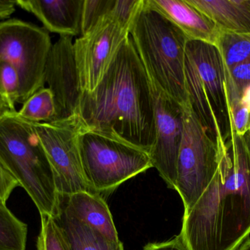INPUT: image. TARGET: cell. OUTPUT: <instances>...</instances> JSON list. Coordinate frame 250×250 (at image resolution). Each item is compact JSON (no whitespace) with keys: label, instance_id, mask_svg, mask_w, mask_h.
<instances>
[{"label":"cell","instance_id":"3","mask_svg":"<svg viewBox=\"0 0 250 250\" xmlns=\"http://www.w3.org/2000/svg\"><path fill=\"white\" fill-rule=\"evenodd\" d=\"M151 84L180 104L189 105L185 80L186 35L144 0L129 29Z\"/></svg>","mask_w":250,"mask_h":250},{"label":"cell","instance_id":"14","mask_svg":"<svg viewBox=\"0 0 250 250\" xmlns=\"http://www.w3.org/2000/svg\"><path fill=\"white\" fill-rule=\"evenodd\" d=\"M16 5L33 13L50 32L60 36L82 35L84 0H17Z\"/></svg>","mask_w":250,"mask_h":250},{"label":"cell","instance_id":"30","mask_svg":"<svg viewBox=\"0 0 250 250\" xmlns=\"http://www.w3.org/2000/svg\"><path fill=\"white\" fill-rule=\"evenodd\" d=\"M238 250H250V239L245 241L243 245L239 248Z\"/></svg>","mask_w":250,"mask_h":250},{"label":"cell","instance_id":"29","mask_svg":"<svg viewBox=\"0 0 250 250\" xmlns=\"http://www.w3.org/2000/svg\"><path fill=\"white\" fill-rule=\"evenodd\" d=\"M10 112H13V110H11L5 100L0 95V119L2 118L5 114Z\"/></svg>","mask_w":250,"mask_h":250},{"label":"cell","instance_id":"11","mask_svg":"<svg viewBox=\"0 0 250 250\" xmlns=\"http://www.w3.org/2000/svg\"><path fill=\"white\" fill-rule=\"evenodd\" d=\"M150 85L154 102L155 135L148 154L152 167L157 169L169 188L175 189L183 135V107L151 82Z\"/></svg>","mask_w":250,"mask_h":250},{"label":"cell","instance_id":"27","mask_svg":"<svg viewBox=\"0 0 250 250\" xmlns=\"http://www.w3.org/2000/svg\"><path fill=\"white\" fill-rule=\"evenodd\" d=\"M144 250H188L179 236L167 242L150 243L144 247Z\"/></svg>","mask_w":250,"mask_h":250},{"label":"cell","instance_id":"5","mask_svg":"<svg viewBox=\"0 0 250 250\" xmlns=\"http://www.w3.org/2000/svg\"><path fill=\"white\" fill-rule=\"evenodd\" d=\"M185 80L194 113L210 136L224 148L234 128L226 66L216 45L203 41H188Z\"/></svg>","mask_w":250,"mask_h":250},{"label":"cell","instance_id":"10","mask_svg":"<svg viewBox=\"0 0 250 250\" xmlns=\"http://www.w3.org/2000/svg\"><path fill=\"white\" fill-rule=\"evenodd\" d=\"M130 26L113 10L102 16L86 33L73 43L82 92L94 91L104 77L125 40Z\"/></svg>","mask_w":250,"mask_h":250},{"label":"cell","instance_id":"13","mask_svg":"<svg viewBox=\"0 0 250 250\" xmlns=\"http://www.w3.org/2000/svg\"><path fill=\"white\" fill-rule=\"evenodd\" d=\"M151 8L176 25L189 41L208 43L217 46L220 30L213 21L187 0H145Z\"/></svg>","mask_w":250,"mask_h":250},{"label":"cell","instance_id":"1","mask_svg":"<svg viewBox=\"0 0 250 250\" xmlns=\"http://www.w3.org/2000/svg\"><path fill=\"white\" fill-rule=\"evenodd\" d=\"M250 235V152L233 131L215 176L185 211L180 236L188 250H238Z\"/></svg>","mask_w":250,"mask_h":250},{"label":"cell","instance_id":"19","mask_svg":"<svg viewBox=\"0 0 250 250\" xmlns=\"http://www.w3.org/2000/svg\"><path fill=\"white\" fill-rule=\"evenodd\" d=\"M18 114L23 120L32 123L54 121L56 107L54 95L49 88L37 91L23 104Z\"/></svg>","mask_w":250,"mask_h":250},{"label":"cell","instance_id":"9","mask_svg":"<svg viewBox=\"0 0 250 250\" xmlns=\"http://www.w3.org/2000/svg\"><path fill=\"white\" fill-rule=\"evenodd\" d=\"M33 126L54 171L59 195L79 192L97 194L83 176L79 144L82 125L77 115Z\"/></svg>","mask_w":250,"mask_h":250},{"label":"cell","instance_id":"23","mask_svg":"<svg viewBox=\"0 0 250 250\" xmlns=\"http://www.w3.org/2000/svg\"><path fill=\"white\" fill-rule=\"evenodd\" d=\"M41 229L37 242L38 250H70L51 216L41 215Z\"/></svg>","mask_w":250,"mask_h":250},{"label":"cell","instance_id":"8","mask_svg":"<svg viewBox=\"0 0 250 250\" xmlns=\"http://www.w3.org/2000/svg\"><path fill=\"white\" fill-rule=\"evenodd\" d=\"M51 46L43 28L19 19L0 22V58L10 62L19 73V104L45 88L44 72Z\"/></svg>","mask_w":250,"mask_h":250},{"label":"cell","instance_id":"24","mask_svg":"<svg viewBox=\"0 0 250 250\" xmlns=\"http://www.w3.org/2000/svg\"><path fill=\"white\" fill-rule=\"evenodd\" d=\"M116 0H84L82 11V35L86 33L102 16L112 11Z\"/></svg>","mask_w":250,"mask_h":250},{"label":"cell","instance_id":"7","mask_svg":"<svg viewBox=\"0 0 250 250\" xmlns=\"http://www.w3.org/2000/svg\"><path fill=\"white\" fill-rule=\"evenodd\" d=\"M184 128L176 167L175 190L185 211L190 209L215 176L222 148L202 126L190 104L183 107Z\"/></svg>","mask_w":250,"mask_h":250},{"label":"cell","instance_id":"6","mask_svg":"<svg viewBox=\"0 0 250 250\" xmlns=\"http://www.w3.org/2000/svg\"><path fill=\"white\" fill-rule=\"evenodd\" d=\"M79 144L85 180L103 198L108 196L122 183L152 167L147 151L82 126Z\"/></svg>","mask_w":250,"mask_h":250},{"label":"cell","instance_id":"2","mask_svg":"<svg viewBox=\"0 0 250 250\" xmlns=\"http://www.w3.org/2000/svg\"><path fill=\"white\" fill-rule=\"evenodd\" d=\"M76 114L83 129L149 152L155 135L154 102L149 79L130 36L95 89L82 92Z\"/></svg>","mask_w":250,"mask_h":250},{"label":"cell","instance_id":"20","mask_svg":"<svg viewBox=\"0 0 250 250\" xmlns=\"http://www.w3.org/2000/svg\"><path fill=\"white\" fill-rule=\"evenodd\" d=\"M217 47L226 69L250 60V33L220 32Z\"/></svg>","mask_w":250,"mask_h":250},{"label":"cell","instance_id":"25","mask_svg":"<svg viewBox=\"0 0 250 250\" xmlns=\"http://www.w3.org/2000/svg\"><path fill=\"white\" fill-rule=\"evenodd\" d=\"M229 103L239 98L242 89L250 85V60L226 69Z\"/></svg>","mask_w":250,"mask_h":250},{"label":"cell","instance_id":"16","mask_svg":"<svg viewBox=\"0 0 250 250\" xmlns=\"http://www.w3.org/2000/svg\"><path fill=\"white\" fill-rule=\"evenodd\" d=\"M52 217L70 250H125L121 242L108 240L75 218L59 202Z\"/></svg>","mask_w":250,"mask_h":250},{"label":"cell","instance_id":"4","mask_svg":"<svg viewBox=\"0 0 250 250\" xmlns=\"http://www.w3.org/2000/svg\"><path fill=\"white\" fill-rule=\"evenodd\" d=\"M0 164L26 191L41 216L54 215L59 201L54 171L33 123L17 111L0 119Z\"/></svg>","mask_w":250,"mask_h":250},{"label":"cell","instance_id":"17","mask_svg":"<svg viewBox=\"0 0 250 250\" xmlns=\"http://www.w3.org/2000/svg\"><path fill=\"white\" fill-rule=\"evenodd\" d=\"M225 32L250 33V0H187Z\"/></svg>","mask_w":250,"mask_h":250},{"label":"cell","instance_id":"12","mask_svg":"<svg viewBox=\"0 0 250 250\" xmlns=\"http://www.w3.org/2000/svg\"><path fill=\"white\" fill-rule=\"evenodd\" d=\"M44 79L54 95V121L74 116L82 91L72 37L60 36L52 44L45 63Z\"/></svg>","mask_w":250,"mask_h":250},{"label":"cell","instance_id":"21","mask_svg":"<svg viewBox=\"0 0 250 250\" xmlns=\"http://www.w3.org/2000/svg\"><path fill=\"white\" fill-rule=\"evenodd\" d=\"M20 79L16 68L7 60L0 58V95L13 111L20 98Z\"/></svg>","mask_w":250,"mask_h":250},{"label":"cell","instance_id":"22","mask_svg":"<svg viewBox=\"0 0 250 250\" xmlns=\"http://www.w3.org/2000/svg\"><path fill=\"white\" fill-rule=\"evenodd\" d=\"M230 109L235 132L245 136L250 131V85L242 89L239 98L230 103Z\"/></svg>","mask_w":250,"mask_h":250},{"label":"cell","instance_id":"28","mask_svg":"<svg viewBox=\"0 0 250 250\" xmlns=\"http://www.w3.org/2000/svg\"><path fill=\"white\" fill-rule=\"evenodd\" d=\"M16 1H0V19L10 17L15 11Z\"/></svg>","mask_w":250,"mask_h":250},{"label":"cell","instance_id":"26","mask_svg":"<svg viewBox=\"0 0 250 250\" xmlns=\"http://www.w3.org/2000/svg\"><path fill=\"white\" fill-rule=\"evenodd\" d=\"M17 186H19V182L0 164V201L6 204Z\"/></svg>","mask_w":250,"mask_h":250},{"label":"cell","instance_id":"15","mask_svg":"<svg viewBox=\"0 0 250 250\" xmlns=\"http://www.w3.org/2000/svg\"><path fill=\"white\" fill-rule=\"evenodd\" d=\"M58 202L75 218L99 232L108 240L120 242L111 211L101 195L89 192L59 195Z\"/></svg>","mask_w":250,"mask_h":250},{"label":"cell","instance_id":"31","mask_svg":"<svg viewBox=\"0 0 250 250\" xmlns=\"http://www.w3.org/2000/svg\"><path fill=\"white\" fill-rule=\"evenodd\" d=\"M245 140H246L247 145H248V148H249L250 152V131L248 133L245 135Z\"/></svg>","mask_w":250,"mask_h":250},{"label":"cell","instance_id":"18","mask_svg":"<svg viewBox=\"0 0 250 250\" xmlns=\"http://www.w3.org/2000/svg\"><path fill=\"white\" fill-rule=\"evenodd\" d=\"M27 226L0 201V250H25Z\"/></svg>","mask_w":250,"mask_h":250}]
</instances>
